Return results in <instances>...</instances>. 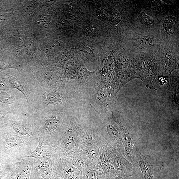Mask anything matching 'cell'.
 <instances>
[{
    "label": "cell",
    "instance_id": "6da1fadb",
    "mask_svg": "<svg viewBox=\"0 0 179 179\" xmlns=\"http://www.w3.org/2000/svg\"><path fill=\"white\" fill-rule=\"evenodd\" d=\"M106 144L102 133L90 129H81L79 155L88 164L93 163L98 165L99 159Z\"/></svg>",
    "mask_w": 179,
    "mask_h": 179
},
{
    "label": "cell",
    "instance_id": "7a4b0ae2",
    "mask_svg": "<svg viewBox=\"0 0 179 179\" xmlns=\"http://www.w3.org/2000/svg\"><path fill=\"white\" fill-rule=\"evenodd\" d=\"M76 124L66 130L61 139L54 147L55 151L64 157L79 155V141L81 129Z\"/></svg>",
    "mask_w": 179,
    "mask_h": 179
},
{
    "label": "cell",
    "instance_id": "3957f363",
    "mask_svg": "<svg viewBox=\"0 0 179 179\" xmlns=\"http://www.w3.org/2000/svg\"><path fill=\"white\" fill-rule=\"evenodd\" d=\"M101 155L106 163L114 166L122 178L131 177L136 173V166L108 144L103 147Z\"/></svg>",
    "mask_w": 179,
    "mask_h": 179
},
{
    "label": "cell",
    "instance_id": "277c9868",
    "mask_svg": "<svg viewBox=\"0 0 179 179\" xmlns=\"http://www.w3.org/2000/svg\"><path fill=\"white\" fill-rule=\"evenodd\" d=\"M58 154L55 151L41 159L33 158L30 179H53L58 177L56 160Z\"/></svg>",
    "mask_w": 179,
    "mask_h": 179
},
{
    "label": "cell",
    "instance_id": "5b68a950",
    "mask_svg": "<svg viewBox=\"0 0 179 179\" xmlns=\"http://www.w3.org/2000/svg\"><path fill=\"white\" fill-rule=\"evenodd\" d=\"M144 179H158L164 164L157 159H154L148 155L140 153L138 164Z\"/></svg>",
    "mask_w": 179,
    "mask_h": 179
},
{
    "label": "cell",
    "instance_id": "8992f818",
    "mask_svg": "<svg viewBox=\"0 0 179 179\" xmlns=\"http://www.w3.org/2000/svg\"><path fill=\"white\" fill-rule=\"evenodd\" d=\"M56 166L58 177L62 179H83L82 172L67 158L58 155Z\"/></svg>",
    "mask_w": 179,
    "mask_h": 179
},
{
    "label": "cell",
    "instance_id": "52a82bcc",
    "mask_svg": "<svg viewBox=\"0 0 179 179\" xmlns=\"http://www.w3.org/2000/svg\"><path fill=\"white\" fill-rule=\"evenodd\" d=\"M33 158L28 157L14 163L12 169L16 173L14 179H30Z\"/></svg>",
    "mask_w": 179,
    "mask_h": 179
},
{
    "label": "cell",
    "instance_id": "ba28073f",
    "mask_svg": "<svg viewBox=\"0 0 179 179\" xmlns=\"http://www.w3.org/2000/svg\"><path fill=\"white\" fill-rule=\"evenodd\" d=\"M54 147L39 138L38 144L35 150L27 157L36 159H43L51 155L54 151Z\"/></svg>",
    "mask_w": 179,
    "mask_h": 179
},
{
    "label": "cell",
    "instance_id": "9c48e42d",
    "mask_svg": "<svg viewBox=\"0 0 179 179\" xmlns=\"http://www.w3.org/2000/svg\"><path fill=\"white\" fill-rule=\"evenodd\" d=\"M83 179H107V177L103 169L98 164H88L82 173Z\"/></svg>",
    "mask_w": 179,
    "mask_h": 179
},
{
    "label": "cell",
    "instance_id": "30bf717a",
    "mask_svg": "<svg viewBox=\"0 0 179 179\" xmlns=\"http://www.w3.org/2000/svg\"><path fill=\"white\" fill-rule=\"evenodd\" d=\"M67 158L72 164L79 169L82 173L87 167L88 164L79 155L74 156Z\"/></svg>",
    "mask_w": 179,
    "mask_h": 179
},
{
    "label": "cell",
    "instance_id": "8fae6325",
    "mask_svg": "<svg viewBox=\"0 0 179 179\" xmlns=\"http://www.w3.org/2000/svg\"><path fill=\"white\" fill-rule=\"evenodd\" d=\"M139 41L140 46L143 48H149L153 45L152 39L148 36L140 37L139 39Z\"/></svg>",
    "mask_w": 179,
    "mask_h": 179
},
{
    "label": "cell",
    "instance_id": "7c38bea8",
    "mask_svg": "<svg viewBox=\"0 0 179 179\" xmlns=\"http://www.w3.org/2000/svg\"><path fill=\"white\" fill-rule=\"evenodd\" d=\"M139 16L141 22L144 25H149L153 24V22L152 19L143 12H141Z\"/></svg>",
    "mask_w": 179,
    "mask_h": 179
},
{
    "label": "cell",
    "instance_id": "4fadbf2b",
    "mask_svg": "<svg viewBox=\"0 0 179 179\" xmlns=\"http://www.w3.org/2000/svg\"><path fill=\"white\" fill-rule=\"evenodd\" d=\"M60 43L57 40H55L49 43L46 46V50L47 52H53L58 49L60 46Z\"/></svg>",
    "mask_w": 179,
    "mask_h": 179
},
{
    "label": "cell",
    "instance_id": "5bb4252c",
    "mask_svg": "<svg viewBox=\"0 0 179 179\" xmlns=\"http://www.w3.org/2000/svg\"><path fill=\"white\" fill-rule=\"evenodd\" d=\"M173 21L170 18H166L165 20L163 26L165 30L168 34H170L172 30Z\"/></svg>",
    "mask_w": 179,
    "mask_h": 179
},
{
    "label": "cell",
    "instance_id": "9a60e30c",
    "mask_svg": "<svg viewBox=\"0 0 179 179\" xmlns=\"http://www.w3.org/2000/svg\"><path fill=\"white\" fill-rule=\"evenodd\" d=\"M84 32L86 34L90 36L98 35V28L92 25L86 26L84 29Z\"/></svg>",
    "mask_w": 179,
    "mask_h": 179
},
{
    "label": "cell",
    "instance_id": "2e32d148",
    "mask_svg": "<svg viewBox=\"0 0 179 179\" xmlns=\"http://www.w3.org/2000/svg\"><path fill=\"white\" fill-rule=\"evenodd\" d=\"M64 14L70 20H75L78 19V16L74 12L73 9L70 8L65 10Z\"/></svg>",
    "mask_w": 179,
    "mask_h": 179
},
{
    "label": "cell",
    "instance_id": "e0dca14e",
    "mask_svg": "<svg viewBox=\"0 0 179 179\" xmlns=\"http://www.w3.org/2000/svg\"><path fill=\"white\" fill-rule=\"evenodd\" d=\"M47 99L51 102H55L59 101L61 99V96L57 93L52 92L48 94Z\"/></svg>",
    "mask_w": 179,
    "mask_h": 179
},
{
    "label": "cell",
    "instance_id": "ac0fdd59",
    "mask_svg": "<svg viewBox=\"0 0 179 179\" xmlns=\"http://www.w3.org/2000/svg\"><path fill=\"white\" fill-rule=\"evenodd\" d=\"M0 100L1 102L8 104L13 103V98L8 94L4 93L0 94Z\"/></svg>",
    "mask_w": 179,
    "mask_h": 179
},
{
    "label": "cell",
    "instance_id": "d6986e66",
    "mask_svg": "<svg viewBox=\"0 0 179 179\" xmlns=\"http://www.w3.org/2000/svg\"><path fill=\"white\" fill-rule=\"evenodd\" d=\"M91 73L88 70L85 68L82 69L80 72L79 75V79L82 80L86 79L88 76Z\"/></svg>",
    "mask_w": 179,
    "mask_h": 179
},
{
    "label": "cell",
    "instance_id": "ffe728a7",
    "mask_svg": "<svg viewBox=\"0 0 179 179\" xmlns=\"http://www.w3.org/2000/svg\"><path fill=\"white\" fill-rule=\"evenodd\" d=\"M10 82L12 86L16 88H17L18 90H20V91L25 96L24 92L22 91V88L21 85L19 82V81L17 79H16L15 78H12Z\"/></svg>",
    "mask_w": 179,
    "mask_h": 179
},
{
    "label": "cell",
    "instance_id": "44dd1931",
    "mask_svg": "<svg viewBox=\"0 0 179 179\" xmlns=\"http://www.w3.org/2000/svg\"><path fill=\"white\" fill-rule=\"evenodd\" d=\"M69 59V56L67 53L65 52H63L60 55L59 61L62 64H64L67 62Z\"/></svg>",
    "mask_w": 179,
    "mask_h": 179
},
{
    "label": "cell",
    "instance_id": "7402d4cb",
    "mask_svg": "<svg viewBox=\"0 0 179 179\" xmlns=\"http://www.w3.org/2000/svg\"><path fill=\"white\" fill-rule=\"evenodd\" d=\"M81 65L79 64L74 65L71 71V76L75 77L77 76L79 73Z\"/></svg>",
    "mask_w": 179,
    "mask_h": 179
},
{
    "label": "cell",
    "instance_id": "603a6c76",
    "mask_svg": "<svg viewBox=\"0 0 179 179\" xmlns=\"http://www.w3.org/2000/svg\"><path fill=\"white\" fill-rule=\"evenodd\" d=\"M74 65V61L73 59L68 61L66 64L65 70L67 73H69L71 71Z\"/></svg>",
    "mask_w": 179,
    "mask_h": 179
},
{
    "label": "cell",
    "instance_id": "cb8c5ba5",
    "mask_svg": "<svg viewBox=\"0 0 179 179\" xmlns=\"http://www.w3.org/2000/svg\"><path fill=\"white\" fill-rule=\"evenodd\" d=\"M60 26L61 27L64 29L68 30L71 29L72 28L71 24L66 20H62L59 23Z\"/></svg>",
    "mask_w": 179,
    "mask_h": 179
},
{
    "label": "cell",
    "instance_id": "d4e9b609",
    "mask_svg": "<svg viewBox=\"0 0 179 179\" xmlns=\"http://www.w3.org/2000/svg\"><path fill=\"white\" fill-rule=\"evenodd\" d=\"M81 51L85 56H88V57L92 55L93 54V52L91 49L88 47H83L81 49Z\"/></svg>",
    "mask_w": 179,
    "mask_h": 179
},
{
    "label": "cell",
    "instance_id": "484cf974",
    "mask_svg": "<svg viewBox=\"0 0 179 179\" xmlns=\"http://www.w3.org/2000/svg\"><path fill=\"white\" fill-rule=\"evenodd\" d=\"M51 19V16L49 15H46L43 16L40 21L43 24L47 25L50 23Z\"/></svg>",
    "mask_w": 179,
    "mask_h": 179
},
{
    "label": "cell",
    "instance_id": "4316f807",
    "mask_svg": "<svg viewBox=\"0 0 179 179\" xmlns=\"http://www.w3.org/2000/svg\"><path fill=\"white\" fill-rule=\"evenodd\" d=\"M16 175L15 173L14 172L11 171L9 173L7 176L4 179H14Z\"/></svg>",
    "mask_w": 179,
    "mask_h": 179
},
{
    "label": "cell",
    "instance_id": "83f0119b",
    "mask_svg": "<svg viewBox=\"0 0 179 179\" xmlns=\"http://www.w3.org/2000/svg\"><path fill=\"white\" fill-rule=\"evenodd\" d=\"M53 179H62L61 178H60L58 177H57Z\"/></svg>",
    "mask_w": 179,
    "mask_h": 179
},
{
    "label": "cell",
    "instance_id": "f1b7e54d",
    "mask_svg": "<svg viewBox=\"0 0 179 179\" xmlns=\"http://www.w3.org/2000/svg\"><path fill=\"white\" fill-rule=\"evenodd\" d=\"M107 179H108V178H107Z\"/></svg>",
    "mask_w": 179,
    "mask_h": 179
}]
</instances>
